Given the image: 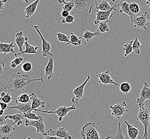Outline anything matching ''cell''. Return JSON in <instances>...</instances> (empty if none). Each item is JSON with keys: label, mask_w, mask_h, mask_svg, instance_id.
<instances>
[{"label": "cell", "mask_w": 150, "mask_h": 139, "mask_svg": "<svg viewBox=\"0 0 150 139\" xmlns=\"http://www.w3.org/2000/svg\"><path fill=\"white\" fill-rule=\"evenodd\" d=\"M43 82V78L32 79L26 74L18 72L12 75L9 79L7 85L3 88L8 92H12L20 94L25 90V88L31 82Z\"/></svg>", "instance_id": "cell-1"}, {"label": "cell", "mask_w": 150, "mask_h": 139, "mask_svg": "<svg viewBox=\"0 0 150 139\" xmlns=\"http://www.w3.org/2000/svg\"><path fill=\"white\" fill-rule=\"evenodd\" d=\"M74 3V7L71 11L72 15H79L81 18V28L84 31V28L87 23V18L89 16L93 7L97 5L98 0H65Z\"/></svg>", "instance_id": "cell-2"}, {"label": "cell", "mask_w": 150, "mask_h": 139, "mask_svg": "<svg viewBox=\"0 0 150 139\" xmlns=\"http://www.w3.org/2000/svg\"><path fill=\"white\" fill-rule=\"evenodd\" d=\"M135 118L137 121L141 122L144 126V135L143 139H148V129L150 126V114L149 110L144 106L139 108V111Z\"/></svg>", "instance_id": "cell-3"}, {"label": "cell", "mask_w": 150, "mask_h": 139, "mask_svg": "<svg viewBox=\"0 0 150 139\" xmlns=\"http://www.w3.org/2000/svg\"><path fill=\"white\" fill-rule=\"evenodd\" d=\"M80 135L84 139H99V133L96 124L90 122L82 126Z\"/></svg>", "instance_id": "cell-4"}, {"label": "cell", "mask_w": 150, "mask_h": 139, "mask_svg": "<svg viewBox=\"0 0 150 139\" xmlns=\"http://www.w3.org/2000/svg\"><path fill=\"white\" fill-rule=\"evenodd\" d=\"M76 110V106L75 105H72V106H69V107H67L66 106L58 107V108H57V110L56 111L42 110L40 109H34L33 111L43 112V113H48V114H51V113L56 114L59 117V121L61 122L63 121V118L66 117L70 111H71L72 110Z\"/></svg>", "instance_id": "cell-5"}, {"label": "cell", "mask_w": 150, "mask_h": 139, "mask_svg": "<svg viewBox=\"0 0 150 139\" xmlns=\"http://www.w3.org/2000/svg\"><path fill=\"white\" fill-rule=\"evenodd\" d=\"M11 119L8 118L5 124L0 126V138L3 139H9L11 138L15 128Z\"/></svg>", "instance_id": "cell-6"}, {"label": "cell", "mask_w": 150, "mask_h": 139, "mask_svg": "<svg viewBox=\"0 0 150 139\" xmlns=\"http://www.w3.org/2000/svg\"><path fill=\"white\" fill-rule=\"evenodd\" d=\"M127 104L126 101L110 106L111 115L117 119H120L126 113L129 112V110L127 109Z\"/></svg>", "instance_id": "cell-7"}, {"label": "cell", "mask_w": 150, "mask_h": 139, "mask_svg": "<svg viewBox=\"0 0 150 139\" xmlns=\"http://www.w3.org/2000/svg\"><path fill=\"white\" fill-rule=\"evenodd\" d=\"M90 79L91 77L89 74H87V79L84 81V82L81 85L78 86L77 87L75 88V89H74V90L72 91V94L74 95V96L72 97L71 100L72 103L74 104H78L80 100L83 97L84 88Z\"/></svg>", "instance_id": "cell-8"}, {"label": "cell", "mask_w": 150, "mask_h": 139, "mask_svg": "<svg viewBox=\"0 0 150 139\" xmlns=\"http://www.w3.org/2000/svg\"><path fill=\"white\" fill-rule=\"evenodd\" d=\"M25 126L26 127L33 126L36 128L37 133H41L42 135H46L45 126L44 123V118L42 116H40V118L38 120H30L26 119L25 121Z\"/></svg>", "instance_id": "cell-9"}, {"label": "cell", "mask_w": 150, "mask_h": 139, "mask_svg": "<svg viewBox=\"0 0 150 139\" xmlns=\"http://www.w3.org/2000/svg\"><path fill=\"white\" fill-rule=\"evenodd\" d=\"M139 97L136 100V103L139 108L144 106L145 102L147 100H150V88L146 82H144V85L139 93Z\"/></svg>", "instance_id": "cell-10"}, {"label": "cell", "mask_w": 150, "mask_h": 139, "mask_svg": "<svg viewBox=\"0 0 150 139\" xmlns=\"http://www.w3.org/2000/svg\"><path fill=\"white\" fill-rule=\"evenodd\" d=\"M34 28L36 30L38 33L39 34L40 36L41 37V39L42 48V54L43 56L48 58L52 56L53 54L50 52V50L51 49V44L49 43L48 41L45 39V38L42 35L39 26L34 25Z\"/></svg>", "instance_id": "cell-11"}, {"label": "cell", "mask_w": 150, "mask_h": 139, "mask_svg": "<svg viewBox=\"0 0 150 139\" xmlns=\"http://www.w3.org/2000/svg\"><path fill=\"white\" fill-rule=\"evenodd\" d=\"M46 135L50 136H57L60 139H72L71 135L65 127H61L56 130H53L52 128H50L48 130Z\"/></svg>", "instance_id": "cell-12"}, {"label": "cell", "mask_w": 150, "mask_h": 139, "mask_svg": "<svg viewBox=\"0 0 150 139\" xmlns=\"http://www.w3.org/2000/svg\"><path fill=\"white\" fill-rule=\"evenodd\" d=\"M113 11H116V9L112 8L108 11L97 10L96 12V19L94 21V24H99L102 21H108L109 18L112 17Z\"/></svg>", "instance_id": "cell-13"}, {"label": "cell", "mask_w": 150, "mask_h": 139, "mask_svg": "<svg viewBox=\"0 0 150 139\" xmlns=\"http://www.w3.org/2000/svg\"><path fill=\"white\" fill-rule=\"evenodd\" d=\"M96 76L98 78L99 82L103 85H114L116 86H119L112 78L108 71L98 73Z\"/></svg>", "instance_id": "cell-14"}, {"label": "cell", "mask_w": 150, "mask_h": 139, "mask_svg": "<svg viewBox=\"0 0 150 139\" xmlns=\"http://www.w3.org/2000/svg\"><path fill=\"white\" fill-rule=\"evenodd\" d=\"M147 21L146 15L144 14L139 17H137V16H135L131 22L134 24V26L135 28L143 29L146 30H147L148 26Z\"/></svg>", "instance_id": "cell-15"}, {"label": "cell", "mask_w": 150, "mask_h": 139, "mask_svg": "<svg viewBox=\"0 0 150 139\" xmlns=\"http://www.w3.org/2000/svg\"><path fill=\"white\" fill-rule=\"evenodd\" d=\"M54 60L53 56L49 58V61L45 69V78L50 81L54 77Z\"/></svg>", "instance_id": "cell-16"}, {"label": "cell", "mask_w": 150, "mask_h": 139, "mask_svg": "<svg viewBox=\"0 0 150 139\" xmlns=\"http://www.w3.org/2000/svg\"><path fill=\"white\" fill-rule=\"evenodd\" d=\"M16 103L17 104L15 106H8V109L9 110H11L13 109H16L19 111V112H22L23 113L30 111L32 108V106L30 102L27 103H21L17 101H16Z\"/></svg>", "instance_id": "cell-17"}, {"label": "cell", "mask_w": 150, "mask_h": 139, "mask_svg": "<svg viewBox=\"0 0 150 139\" xmlns=\"http://www.w3.org/2000/svg\"><path fill=\"white\" fill-rule=\"evenodd\" d=\"M30 99L32 100V108L30 111H32L34 109H38L40 107H42L43 108H45L46 103L45 101H42L39 97H38L36 94L34 92L30 94Z\"/></svg>", "instance_id": "cell-18"}, {"label": "cell", "mask_w": 150, "mask_h": 139, "mask_svg": "<svg viewBox=\"0 0 150 139\" xmlns=\"http://www.w3.org/2000/svg\"><path fill=\"white\" fill-rule=\"evenodd\" d=\"M25 50L23 52H19L18 53H15L14 56L15 57L21 56V55H25V54H38V50L39 49V47H35L34 45H31L30 43L26 41L25 43Z\"/></svg>", "instance_id": "cell-19"}, {"label": "cell", "mask_w": 150, "mask_h": 139, "mask_svg": "<svg viewBox=\"0 0 150 139\" xmlns=\"http://www.w3.org/2000/svg\"><path fill=\"white\" fill-rule=\"evenodd\" d=\"M28 38L24 35L23 31L19 32L17 33H16L15 35V42L19 48V52H23L24 51L23 49V45H25V43L28 41Z\"/></svg>", "instance_id": "cell-20"}, {"label": "cell", "mask_w": 150, "mask_h": 139, "mask_svg": "<svg viewBox=\"0 0 150 139\" xmlns=\"http://www.w3.org/2000/svg\"><path fill=\"white\" fill-rule=\"evenodd\" d=\"M16 47V43H0V53L4 54H15L14 48Z\"/></svg>", "instance_id": "cell-21"}, {"label": "cell", "mask_w": 150, "mask_h": 139, "mask_svg": "<svg viewBox=\"0 0 150 139\" xmlns=\"http://www.w3.org/2000/svg\"><path fill=\"white\" fill-rule=\"evenodd\" d=\"M124 124L127 126V132L128 138L130 139H136L139 134V130L137 128L133 126L127 121H124Z\"/></svg>", "instance_id": "cell-22"}, {"label": "cell", "mask_w": 150, "mask_h": 139, "mask_svg": "<svg viewBox=\"0 0 150 139\" xmlns=\"http://www.w3.org/2000/svg\"><path fill=\"white\" fill-rule=\"evenodd\" d=\"M40 0H35L34 2L31 3L25 9V12L26 14V18H30L36 12L37 7Z\"/></svg>", "instance_id": "cell-23"}, {"label": "cell", "mask_w": 150, "mask_h": 139, "mask_svg": "<svg viewBox=\"0 0 150 139\" xmlns=\"http://www.w3.org/2000/svg\"><path fill=\"white\" fill-rule=\"evenodd\" d=\"M120 9L119 10V12L120 13H126L127 15L129 16L130 18V21H132L133 18L135 17V16L137 15L133 13L129 8V3L128 2H123L120 6Z\"/></svg>", "instance_id": "cell-24"}, {"label": "cell", "mask_w": 150, "mask_h": 139, "mask_svg": "<svg viewBox=\"0 0 150 139\" xmlns=\"http://www.w3.org/2000/svg\"><path fill=\"white\" fill-rule=\"evenodd\" d=\"M6 119H11L13 121L14 124H17V126H19L23 124V121L24 119V113L22 112H18L16 114L13 115H7L5 116Z\"/></svg>", "instance_id": "cell-25"}, {"label": "cell", "mask_w": 150, "mask_h": 139, "mask_svg": "<svg viewBox=\"0 0 150 139\" xmlns=\"http://www.w3.org/2000/svg\"><path fill=\"white\" fill-rule=\"evenodd\" d=\"M101 32L99 31L98 29L96 30L95 32H91L89 30H84V33L83 34L82 38H83L84 40L87 42H90L95 38L99 36Z\"/></svg>", "instance_id": "cell-26"}, {"label": "cell", "mask_w": 150, "mask_h": 139, "mask_svg": "<svg viewBox=\"0 0 150 139\" xmlns=\"http://www.w3.org/2000/svg\"><path fill=\"white\" fill-rule=\"evenodd\" d=\"M96 8L97 9V10L108 11L113 8H112L110 6V4L108 3L107 0H104L102 1H98L97 5L96 6Z\"/></svg>", "instance_id": "cell-27"}, {"label": "cell", "mask_w": 150, "mask_h": 139, "mask_svg": "<svg viewBox=\"0 0 150 139\" xmlns=\"http://www.w3.org/2000/svg\"><path fill=\"white\" fill-rule=\"evenodd\" d=\"M57 35L58 41L60 43H63L65 44V45H68L71 44L73 45V43L71 42L70 40V36H68L65 34L62 33H56Z\"/></svg>", "instance_id": "cell-28"}, {"label": "cell", "mask_w": 150, "mask_h": 139, "mask_svg": "<svg viewBox=\"0 0 150 139\" xmlns=\"http://www.w3.org/2000/svg\"><path fill=\"white\" fill-rule=\"evenodd\" d=\"M60 4H64V6L63 7V10H65L67 11H69V12H71L72 10L74 7V3L70 2V1H66L65 0H55Z\"/></svg>", "instance_id": "cell-29"}, {"label": "cell", "mask_w": 150, "mask_h": 139, "mask_svg": "<svg viewBox=\"0 0 150 139\" xmlns=\"http://www.w3.org/2000/svg\"><path fill=\"white\" fill-rule=\"evenodd\" d=\"M132 89V86L129 82H123L120 85V91L124 94H128Z\"/></svg>", "instance_id": "cell-30"}, {"label": "cell", "mask_w": 150, "mask_h": 139, "mask_svg": "<svg viewBox=\"0 0 150 139\" xmlns=\"http://www.w3.org/2000/svg\"><path fill=\"white\" fill-rule=\"evenodd\" d=\"M142 45L140 41L138 40V38L136 36L135 40H134V42L132 43V48L133 51H134L135 54L137 55H139L141 54L140 49L141 48Z\"/></svg>", "instance_id": "cell-31"}, {"label": "cell", "mask_w": 150, "mask_h": 139, "mask_svg": "<svg viewBox=\"0 0 150 139\" xmlns=\"http://www.w3.org/2000/svg\"><path fill=\"white\" fill-rule=\"evenodd\" d=\"M12 100H13V97L11 96L9 92L6 93L4 91H2L1 93V96H0L1 101L8 104L10 103Z\"/></svg>", "instance_id": "cell-32"}, {"label": "cell", "mask_w": 150, "mask_h": 139, "mask_svg": "<svg viewBox=\"0 0 150 139\" xmlns=\"http://www.w3.org/2000/svg\"><path fill=\"white\" fill-rule=\"evenodd\" d=\"M133 42H134V40H132L130 43L125 44L123 47V50L125 51V54H124L125 57L128 56L129 55L132 54L133 52V48H132Z\"/></svg>", "instance_id": "cell-33"}, {"label": "cell", "mask_w": 150, "mask_h": 139, "mask_svg": "<svg viewBox=\"0 0 150 139\" xmlns=\"http://www.w3.org/2000/svg\"><path fill=\"white\" fill-rule=\"evenodd\" d=\"M98 29L102 33H105L106 32H110L109 22L108 21L100 22L99 24Z\"/></svg>", "instance_id": "cell-34"}, {"label": "cell", "mask_w": 150, "mask_h": 139, "mask_svg": "<svg viewBox=\"0 0 150 139\" xmlns=\"http://www.w3.org/2000/svg\"><path fill=\"white\" fill-rule=\"evenodd\" d=\"M108 139H125V137L123 135L122 130L121 128V123H119L118 128H117V133H116L114 136H110L106 138Z\"/></svg>", "instance_id": "cell-35"}, {"label": "cell", "mask_w": 150, "mask_h": 139, "mask_svg": "<svg viewBox=\"0 0 150 139\" xmlns=\"http://www.w3.org/2000/svg\"><path fill=\"white\" fill-rule=\"evenodd\" d=\"M82 37L78 38V36L75 35L73 32H71V35H70V40L71 42L73 43V45H80L82 43L81 41Z\"/></svg>", "instance_id": "cell-36"}, {"label": "cell", "mask_w": 150, "mask_h": 139, "mask_svg": "<svg viewBox=\"0 0 150 139\" xmlns=\"http://www.w3.org/2000/svg\"><path fill=\"white\" fill-rule=\"evenodd\" d=\"M30 95H28L26 93H23L21 94L18 96L17 99H16V101H17L21 103H27L30 101Z\"/></svg>", "instance_id": "cell-37"}, {"label": "cell", "mask_w": 150, "mask_h": 139, "mask_svg": "<svg viewBox=\"0 0 150 139\" xmlns=\"http://www.w3.org/2000/svg\"><path fill=\"white\" fill-rule=\"evenodd\" d=\"M23 61L24 58L21 57V56L16 57L13 60H12L11 62V67L13 69H15L18 65H19Z\"/></svg>", "instance_id": "cell-38"}, {"label": "cell", "mask_w": 150, "mask_h": 139, "mask_svg": "<svg viewBox=\"0 0 150 139\" xmlns=\"http://www.w3.org/2000/svg\"><path fill=\"white\" fill-rule=\"evenodd\" d=\"M129 8L131 11L134 13L136 15H138L140 12V8L139 5L137 3H129Z\"/></svg>", "instance_id": "cell-39"}, {"label": "cell", "mask_w": 150, "mask_h": 139, "mask_svg": "<svg viewBox=\"0 0 150 139\" xmlns=\"http://www.w3.org/2000/svg\"><path fill=\"white\" fill-rule=\"evenodd\" d=\"M24 118H26L30 120H38L40 118V115H36L35 113H32V111H28L24 113Z\"/></svg>", "instance_id": "cell-40"}, {"label": "cell", "mask_w": 150, "mask_h": 139, "mask_svg": "<svg viewBox=\"0 0 150 139\" xmlns=\"http://www.w3.org/2000/svg\"><path fill=\"white\" fill-rule=\"evenodd\" d=\"M108 3L112 8L116 9L117 6H120V5L125 2V0H107Z\"/></svg>", "instance_id": "cell-41"}, {"label": "cell", "mask_w": 150, "mask_h": 139, "mask_svg": "<svg viewBox=\"0 0 150 139\" xmlns=\"http://www.w3.org/2000/svg\"><path fill=\"white\" fill-rule=\"evenodd\" d=\"M22 70L24 72H28L30 71L32 69V65L30 63V62L29 61H27L26 62H25L23 65H22Z\"/></svg>", "instance_id": "cell-42"}, {"label": "cell", "mask_w": 150, "mask_h": 139, "mask_svg": "<svg viewBox=\"0 0 150 139\" xmlns=\"http://www.w3.org/2000/svg\"><path fill=\"white\" fill-rule=\"evenodd\" d=\"M74 20H75L74 17L73 16L69 15L66 18H64V19L62 21V24H66V23L72 24L74 23Z\"/></svg>", "instance_id": "cell-43"}, {"label": "cell", "mask_w": 150, "mask_h": 139, "mask_svg": "<svg viewBox=\"0 0 150 139\" xmlns=\"http://www.w3.org/2000/svg\"><path fill=\"white\" fill-rule=\"evenodd\" d=\"M7 1L8 0H0V10H3L4 9L5 4Z\"/></svg>", "instance_id": "cell-44"}, {"label": "cell", "mask_w": 150, "mask_h": 139, "mask_svg": "<svg viewBox=\"0 0 150 139\" xmlns=\"http://www.w3.org/2000/svg\"><path fill=\"white\" fill-rule=\"evenodd\" d=\"M5 65L4 62L3 61H1L0 62V76L2 75L4 73V70H3V67Z\"/></svg>", "instance_id": "cell-45"}, {"label": "cell", "mask_w": 150, "mask_h": 139, "mask_svg": "<svg viewBox=\"0 0 150 139\" xmlns=\"http://www.w3.org/2000/svg\"><path fill=\"white\" fill-rule=\"evenodd\" d=\"M0 108H1V109H3L4 110H5L6 109H8L7 103L0 101Z\"/></svg>", "instance_id": "cell-46"}, {"label": "cell", "mask_w": 150, "mask_h": 139, "mask_svg": "<svg viewBox=\"0 0 150 139\" xmlns=\"http://www.w3.org/2000/svg\"><path fill=\"white\" fill-rule=\"evenodd\" d=\"M69 15V11H67L65 10H63V11L61 13V16L64 17L66 18Z\"/></svg>", "instance_id": "cell-47"}, {"label": "cell", "mask_w": 150, "mask_h": 139, "mask_svg": "<svg viewBox=\"0 0 150 139\" xmlns=\"http://www.w3.org/2000/svg\"><path fill=\"white\" fill-rule=\"evenodd\" d=\"M6 119H6L5 117H3L2 116H0V126L5 124L6 123Z\"/></svg>", "instance_id": "cell-48"}, {"label": "cell", "mask_w": 150, "mask_h": 139, "mask_svg": "<svg viewBox=\"0 0 150 139\" xmlns=\"http://www.w3.org/2000/svg\"><path fill=\"white\" fill-rule=\"evenodd\" d=\"M144 14L146 15L147 20L149 21V23H147V25H150V14L147 13V12H144Z\"/></svg>", "instance_id": "cell-49"}, {"label": "cell", "mask_w": 150, "mask_h": 139, "mask_svg": "<svg viewBox=\"0 0 150 139\" xmlns=\"http://www.w3.org/2000/svg\"><path fill=\"white\" fill-rule=\"evenodd\" d=\"M4 110L2 109H0V116H3V113H4Z\"/></svg>", "instance_id": "cell-50"}, {"label": "cell", "mask_w": 150, "mask_h": 139, "mask_svg": "<svg viewBox=\"0 0 150 139\" xmlns=\"http://www.w3.org/2000/svg\"><path fill=\"white\" fill-rule=\"evenodd\" d=\"M21 1H23L24 2H25L26 3H28L29 2H28V0H21Z\"/></svg>", "instance_id": "cell-51"}, {"label": "cell", "mask_w": 150, "mask_h": 139, "mask_svg": "<svg viewBox=\"0 0 150 139\" xmlns=\"http://www.w3.org/2000/svg\"><path fill=\"white\" fill-rule=\"evenodd\" d=\"M146 1V3H150V0H145Z\"/></svg>", "instance_id": "cell-52"}, {"label": "cell", "mask_w": 150, "mask_h": 139, "mask_svg": "<svg viewBox=\"0 0 150 139\" xmlns=\"http://www.w3.org/2000/svg\"><path fill=\"white\" fill-rule=\"evenodd\" d=\"M146 4H147V6H148V7H149L150 8V3H146Z\"/></svg>", "instance_id": "cell-53"}, {"label": "cell", "mask_w": 150, "mask_h": 139, "mask_svg": "<svg viewBox=\"0 0 150 139\" xmlns=\"http://www.w3.org/2000/svg\"><path fill=\"white\" fill-rule=\"evenodd\" d=\"M98 1H104V0H98Z\"/></svg>", "instance_id": "cell-54"}, {"label": "cell", "mask_w": 150, "mask_h": 139, "mask_svg": "<svg viewBox=\"0 0 150 139\" xmlns=\"http://www.w3.org/2000/svg\"></svg>", "instance_id": "cell-55"}]
</instances>
